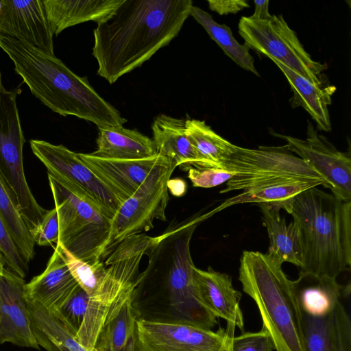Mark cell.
<instances>
[{
  "mask_svg": "<svg viewBox=\"0 0 351 351\" xmlns=\"http://www.w3.org/2000/svg\"><path fill=\"white\" fill-rule=\"evenodd\" d=\"M191 0H123L93 30L97 73L110 84L167 46L190 16Z\"/></svg>",
  "mask_w": 351,
  "mask_h": 351,
  "instance_id": "obj_1",
  "label": "cell"
},
{
  "mask_svg": "<svg viewBox=\"0 0 351 351\" xmlns=\"http://www.w3.org/2000/svg\"><path fill=\"white\" fill-rule=\"evenodd\" d=\"M0 48L32 93L53 112L75 116L98 128L122 126L127 120L90 86L60 59L0 34Z\"/></svg>",
  "mask_w": 351,
  "mask_h": 351,
  "instance_id": "obj_2",
  "label": "cell"
},
{
  "mask_svg": "<svg viewBox=\"0 0 351 351\" xmlns=\"http://www.w3.org/2000/svg\"><path fill=\"white\" fill-rule=\"evenodd\" d=\"M288 213L302 248L300 271L336 278L351 265V200L312 187L298 194Z\"/></svg>",
  "mask_w": 351,
  "mask_h": 351,
  "instance_id": "obj_3",
  "label": "cell"
},
{
  "mask_svg": "<svg viewBox=\"0 0 351 351\" xmlns=\"http://www.w3.org/2000/svg\"><path fill=\"white\" fill-rule=\"evenodd\" d=\"M239 279L255 302L275 351H306L302 313L293 281L265 254L243 251Z\"/></svg>",
  "mask_w": 351,
  "mask_h": 351,
  "instance_id": "obj_4",
  "label": "cell"
},
{
  "mask_svg": "<svg viewBox=\"0 0 351 351\" xmlns=\"http://www.w3.org/2000/svg\"><path fill=\"white\" fill-rule=\"evenodd\" d=\"M153 237L145 234L132 235L107 256L104 276L89 298L84 321L75 336L85 348L95 350L103 328L136 295L141 280L140 263Z\"/></svg>",
  "mask_w": 351,
  "mask_h": 351,
  "instance_id": "obj_5",
  "label": "cell"
},
{
  "mask_svg": "<svg viewBox=\"0 0 351 351\" xmlns=\"http://www.w3.org/2000/svg\"><path fill=\"white\" fill-rule=\"evenodd\" d=\"M59 223L60 244L73 256L95 264L103 261L111 219L78 186L48 174Z\"/></svg>",
  "mask_w": 351,
  "mask_h": 351,
  "instance_id": "obj_6",
  "label": "cell"
},
{
  "mask_svg": "<svg viewBox=\"0 0 351 351\" xmlns=\"http://www.w3.org/2000/svg\"><path fill=\"white\" fill-rule=\"evenodd\" d=\"M219 168L234 173L220 193L295 182H319L327 188L323 177L294 155L287 145L259 146L256 149L234 145Z\"/></svg>",
  "mask_w": 351,
  "mask_h": 351,
  "instance_id": "obj_7",
  "label": "cell"
},
{
  "mask_svg": "<svg viewBox=\"0 0 351 351\" xmlns=\"http://www.w3.org/2000/svg\"><path fill=\"white\" fill-rule=\"evenodd\" d=\"M239 32L249 49L283 64L313 84L322 85L321 75L327 64L311 58L282 15L264 20L243 16Z\"/></svg>",
  "mask_w": 351,
  "mask_h": 351,
  "instance_id": "obj_8",
  "label": "cell"
},
{
  "mask_svg": "<svg viewBox=\"0 0 351 351\" xmlns=\"http://www.w3.org/2000/svg\"><path fill=\"white\" fill-rule=\"evenodd\" d=\"M176 167L167 158L124 201L111 219V233L104 259L125 239L154 228V219L166 220L169 195L167 184Z\"/></svg>",
  "mask_w": 351,
  "mask_h": 351,
  "instance_id": "obj_9",
  "label": "cell"
},
{
  "mask_svg": "<svg viewBox=\"0 0 351 351\" xmlns=\"http://www.w3.org/2000/svg\"><path fill=\"white\" fill-rule=\"evenodd\" d=\"M234 328L217 331L185 322L137 319L136 351H231Z\"/></svg>",
  "mask_w": 351,
  "mask_h": 351,
  "instance_id": "obj_10",
  "label": "cell"
},
{
  "mask_svg": "<svg viewBox=\"0 0 351 351\" xmlns=\"http://www.w3.org/2000/svg\"><path fill=\"white\" fill-rule=\"evenodd\" d=\"M33 154L47 169L48 174L74 184L97 203L112 219L122 202L87 167L75 153L62 145L32 139Z\"/></svg>",
  "mask_w": 351,
  "mask_h": 351,
  "instance_id": "obj_11",
  "label": "cell"
},
{
  "mask_svg": "<svg viewBox=\"0 0 351 351\" xmlns=\"http://www.w3.org/2000/svg\"><path fill=\"white\" fill-rule=\"evenodd\" d=\"M287 143L289 149L310 165L327 182V188L337 198L351 200V158L328 139L318 134L308 123L307 137L300 139L277 134Z\"/></svg>",
  "mask_w": 351,
  "mask_h": 351,
  "instance_id": "obj_12",
  "label": "cell"
},
{
  "mask_svg": "<svg viewBox=\"0 0 351 351\" xmlns=\"http://www.w3.org/2000/svg\"><path fill=\"white\" fill-rule=\"evenodd\" d=\"M0 34L55 55L43 0H3Z\"/></svg>",
  "mask_w": 351,
  "mask_h": 351,
  "instance_id": "obj_13",
  "label": "cell"
},
{
  "mask_svg": "<svg viewBox=\"0 0 351 351\" xmlns=\"http://www.w3.org/2000/svg\"><path fill=\"white\" fill-rule=\"evenodd\" d=\"M77 154L122 203L131 197L149 175L167 158L158 153L151 157L131 160L101 158L92 154Z\"/></svg>",
  "mask_w": 351,
  "mask_h": 351,
  "instance_id": "obj_14",
  "label": "cell"
},
{
  "mask_svg": "<svg viewBox=\"0 0 351 351\" xmlns=\"http://www.w3.org/2000/svg\"><path fill=\"white\" fill-rule=\"evenodd\" d=\"M24 278L6 268L0 273V344L10 342L39 349L24 297Z\"/></svg>",
  "mask_w": 351,
  "mask_h": 351,
  "instance_id": "obj_15",
  "label": "cell"
},
{
  "mask_svg": "<svg viewBox=\"0 0 351 351\" xmlns=\"http://www.w3.org/2000/svg\"><path fill=\"white\" fill-rule=\"evenodd\" d=\"M79 287L60 253L54 248L46 269L24 285L23 293L27 302L54 312Z\"/></svg>",
  "mask_w": 351,
  "mask_h": 351,
  "instance_id": "obj_16",
  "label": "cell"
},
{
  "mask_svg": "<svg viewBox=\"0 0 351 351\" xmlns=\"http://www.w3.org/2000/svg\"><path fill=\"white\" fill-rule=\"evenodd\" d=\"M195 276L203 304L215 317L226 320L228 326L243 332L244 320L240 307L241 293L236 290L231 278L213 269L195 267Z\"/></svg>",
  "mask_w": 351,
  "mask_h": 351,
  "instance_id": "obj_17",
  "label": "cell"
},
{
  "mask_svg": "<svg viewBox=\"0 0 351 351\" xmlns=\"http://www.w3.org/2000/svg\"><path fill=\"white\" fill-rule=\"evenodd\" d=\"M123 0H43L50 29L58 36L65 29L87 21L106 19Z\"/></svg>",
  "mask_w": 351,
  "mask_h": 351,
  "instance_id": "obj_18",
  "label": "cell"
},
{
  "mask_svg": "<svg viewBox=\"0 0 351 351\" xmlns=\"http://www.w3.org/2000/svg\"><path fill=\"white\" fill-rule=\"evenodd\" d=\"M152 129L157 153L172 160L181 169L203 167L202 160L186 132L185 119L166 114L157 116Z\"/></svg>",
  "mask_w": 351,
  "mask_h": 351,
  "instance_id": "obj_19",
  "label": "cell"
},
{
  "mask_svg": "<svg viewBox=\"0 0 351 351\" xmlns=\"http://www.w3.org/2000/svg\"><path fill=\"white\" fill-rule=\"evenodd\" d=\"M262 213L263 225L269 239V247L265 254L277 265L292 263L300 268L302 265V248L297 225L287 224L278 208L258 204Z\"/></svg>",
  "mask_w": 351,
  "mask_h": 351,
  "instance_id": "obj_20",
  "label": "cell"
},
{
  "mask_svg": "<svg viewBox=\"0 0 351 351\" xmlns=\"http://www.w3.org/2000/svg\"><path fill=\"white\" fill-rule=\"evenodd\" d=\"M293 281L300 309L308 315L325 317L341 301L343 287L336 278L300 271L298 278Z\"/></svg>",
  "mask_w": 351,
  "mask_h": 351,
  "instance_id": "obj_21",
  "label": "cell"
},
{
  "mask_svg": "<svg viewBox=\"0 0 351 351\" xmlns=\"http://www.w3.org/2000/svg\"><path fill=\"white\" fill-rule=\"evenodd\" d=\"M97 149L92 154L106 158L141 159L157 154L152 139L123 126L98 128Z\"/></svg>",
  "mask_w": 351,
  "mask_h": 351,
  "instance_id": "obj_22",
  "label": "cell"
},
{
  "mask_svg": "<svg viewBox=\"0 0 351 351\" xmlns=\"http://www.w3.org/2000/svg\"><path fill=\"white\" fill-rule=\"evenodd\" d=\"M284 73L293 92L292 104L302 106L311 116L320 130H331L328 106L331 104V97L336 88L334 86L322 87L315 85L290 69L283 64L273 60Z\"/></svg>",
  "mask_w": 351,
  "mask_h": 351,
  "instance_id": "obj_23",
  "label": "cell"
},
{
  "mask_svg": "<svg viewBox=\"0 0 351 351\" xmlns=\"http://www.w3.org/2000/svg\"><path fill=\"white\" fill-rule=\"evenodd\" d=\"M27 304L32 331L38 346L47 351H91L77 341L76 334L53 312L29 302Z\"/></svg>",
  "mask_w": 351,
  "mask_h": 351,
  "instance_id": "obj_24",
  "label": "cell"
},
{
  "mask_svg": "<svg viewBox=\"0 0 351 351\" xmlns=\"http://www.w3.org/2000/svg\"><path fill=\"white\" fill-rule=\"evenodd\" d=\"M324 186L319 182H295L270 185L260 189L243 191L237 195L224 201L214 211H219L238 204L254 203L264 204L288 213L293 199L301 192L312 187Z\"/></svg>",
  "mask_w": 351,
  "mask_h": 351,
  "instance_id": "obj_25",
  "label": "cell"
},
{
  "mask_svg": "<svg viewBox=\"0 0 351 351\" xmlns=\"http://www.w3.org/2000/svg\"><path fill=\"white\" fill-rule=\"evenodd\" d=\"M190 16L204 27L226 55L241 68L259 76L254 66V58L249 52L250 49L245 44L241 45L237 42L228 26L219 24L209 13L193 5Z\"/></svg>",
  "mask_w": 351,
  "mask_h": 351,
  "instance_id": "obj_26",
  "label": "cell"
},
{
  "mask_svg": "<svg viewBox=\"0 0 351 351\" xmlns=\"http://www.w3.org/2000/svg\"><path fill=\"white\" fill-rule=\"evenodd\" d=\"M185 125L186 135L202 160L203 167L219 168L234 145L216 134L204 121L188 119L185 120Z\"/></svg>",
  "mask_w": 351,
  "mask_h": 351,
  "instance_id": "obj_27",
  "label": "cell"
},
{
  "mask_svg": "<svg viewBox=\"0 0 351 351\" xmlns=\"http://www.w3.org/2000/svg\"><path fill=\"white\" fill-rule=\"evenodd\" d=\"M0 214L21 256L26 263L34 257V241L16 202L0 175Z\"/></svg>",
  "mask_w": 351,
  "mask_h": 351,
  "instance_id": "obj_28",
  "label": "cell"
},
{
  "mask_svg": "<svg viewBox=\"0 0 351 351\" xmlns=\"http://www.w3.org/2000/svg\"><path fill=\"white\" fill-rule=\"evenodd\" d=\"M135 298H130L118 315L103 328L95 346L97 351H121L134 336L137 319L134 306Z\"/></svg>",
  "mask_w": 351,
  "mask_h": 351,
  "instance_id": "obj_29",
  "label": "cell"
},
{
  "mask_svg": "<svg viewBox=\"0 0 351 351\" xmlns=\"http://www.w3.org/2000/svg\"><path fill=\"white\" fill-rule=\"evenodd\" d=\"M302 322L306 351H336L333 311L322 317L302 313Z\"/></svg>",
  "mask_w": 351,
  "mask_h": 351,
  "instance_id": "obj_30",
  "label": "cell"
},
{
  "mask_svg": "<svg viewBox=\"0 0 351 351\" xmlns=\"http://www.w3.org/2000/svg\"><path fill=\"white\" fill-rule=\"evenodd\" d=\"M66 264L71 275L80 287L91 296L104 276L106 267L103 261L91 264L73 256L60 244L55 247Z\"/></svg>",
  "mask_w": 351,
  "mask_h": 351,
  "instance_id": "obj_31",
  "label": "cell"
},
{
  "mask_svg": "<svg viewBox=\"0 0 351 351\" xmlns=\"http://www.w3.org/2000/svg\"><path fill=\"white\" fill-rule=\"evenodd\" d=\"M90 296L79 287L64 304L53 313L75 334L85 316Z\"/></svg>",
  "mask_w": 351,
  "mask_h": 351,
  "instance_id": "obj_32",
  "label": "cell"
},
{
  "mask_svg": "<svg viewBox=\"0 0 351 351\" xmlns=\"http://www.w3.org/2000/svg\"><path fill=\"white\" fill-rule=\"evenodd\" d=\"M0 251L4 258L6 269L24 278L28 271V263L25 261L18 250L1 214Z\"/></svg>",
  "mask_w": 351,
  "mask_h": 351,
  "instance_id": "obj_33",
  "label": "cell"
},
{
  "mask_svg": "<svg viewBox=\"0 0 351 351\" xmlns=\"http://www.w3.org/2000/svg\"><path fill=\"white\" fill-rule=\"evenodd\" d=\"M274 343L264 327L254 332H243L232 339L231 351H273Z\"/></svg>",
  "mask_w": 351,
  "mask_h": 351,
  "instance_id": "obj_34",
  "label": "cell"
},
{
  "mask_svg": "<svg viewBox=\"0 0 351 351\" xmlns=\"http://www.w3.org/2000/svg\"><path fill=\"white\" fill-rule=\"evenodd\" d=\"M233 176L232 172L218 167H191L188 170V178L195 187H214L227 182Z\"/></svg>",
  "mask_w": 351,
  "mask_h": 351,
  "instance_id": "obj_35",
  "label": "cell"
},
{
  "mask_svg": "<svg viewBox=\"0 0 351 351\" xmlns=\"http://www.w3.org/2000/svg\"><path fill=\"white\" fill-rule=\"evenodd\" d=\"M34 243L40 246H52L59 239V223L56 208L47 210L41 222L30 232Z\"/></svg>",
  "mask_w": 351,
  "mask_h": 351,
  "instance_id": "obj_36",
  "label": "cell"
},
{
  "mask_svg": "<svg viewBox=\"0 0 351 351\" xmlns=\"http://www.w3.org/2000/svg\"><path fill=\"white\" fill-rule=\"evenodd\" d=\"M336 351H351V322L350 317L339 301L333 310Z\"/></svg>",
  "mask_w": 351,
  "mask_h": 351,
  "instance_id": "obj_37",
  "label": "cell"
},
{
  "mask_svg": "<svg viewBox=\"0 0 351 351\" xmlns=\"http://www.w3.org/2000/svg\"><path fill=\"white\" fill-rule=\"evenodd\" d=\"M208 6L213 11L218 14H236L250 5L245 0H208Z\"/></svg>",
  "mask_w": 351,
  "mask_h": 351,
  "instance_id": "obj_38",
  "label": "cell"
},
{
  "mask_svg": "<svg viewBox=\"0 0 351 351\" xmlns=\"http://www.w3.org/2000/svg\"><path fill=\"white\" fill-rule=\"evenodd\" d=\"M167 189L176 197L183 196L187 189L186 182L181 178L169 179L167 184Z\"/></svg>",
  "mask_w": 351,
  "mask_h": 351,
  "instance_id": "obj_39",
  "label": "cell"
},
{
  "mask_svg": "<svg viewBox=\"0 0 351 351\" xmlns=\"http://www.w3.org/2000/svg\"><path fill=\"white\" fill-rule=\"evenodd\" d=\"M255 11L254 13L250 16L256 19H267L271 16L269 12V3L268 0H254Z\"/></svg>",
  "mask_w": 351,
  "mask_h": 351,
  "instance_id": "obj_40",
  "label": "cell"
},
{
  "mask_svg": "<svg viewBox=\"0 0 351 351\" xmlns=\"http://www.w3.org/2000/svg\"><path fill=\"white\" fill-rule=\"evenodd\" d=\"M121 351H136L135 349V336H134L128 342L125 348Z\"/></svg>",
  "mask_w": 351,
  "mask_h": 351,
  "instance_id": "obj_41",
  "label": "cell"
},
{
  "mask_svg": "<svg viewBox=\"0 0 351 351\" xmlns=\"http://www.w3.org/2000/svg\"><path fill=\"white\" fill-rule=\"evenodd\" d=\"M5 267V263L4 258L0 251V273L2 272Z\"/></svg>",
  "mask_w": 351,
  "mask_h": 351,
  "instance_id": "obj_42",
  "label": "cell"
},
{
  "mask_svg": "<svg viewBox=\"0 0 351 351\" xmlns=\"http://www.w3.org/2000/svg\"><path fill=\"white\" fill-rule=\"evenodd\" d=\"M2 6H3V0H0V12L1 10Z\"/></svg>",
  "mask_w": 351,
  "mask_h": 351,
  "instance_id": "obj_43",
  "label": "cell"
},
{
  "mask_svg": "<svg viewBox=\"0 0 351 351\" xmlns=\"http://www.w3.org/2000/svg\"><path fill=\"white\" fill-rule=\"evenodd\" d=\"M95 351H97L95 349Z\"/></svg>",
  "mask_w": 351,
  "mask_h": 351,
  "instance_id": "obj_44",
  "label": "cell"
}]
</instances>
